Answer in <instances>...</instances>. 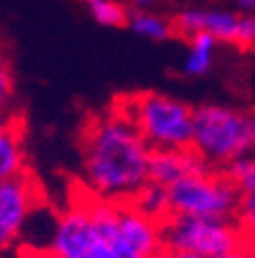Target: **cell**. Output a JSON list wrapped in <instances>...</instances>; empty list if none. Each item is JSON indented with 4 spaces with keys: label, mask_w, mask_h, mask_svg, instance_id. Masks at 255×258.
I'll return each mask as SVG.
<instances>
[{
    "label": "cell",
    "mask_w": 255,
    "mask_h": 258,
    "mask_svg": "<svg viewBox=\"0 0 255 258\" xmlns=\"http://www.w3.org/2000/svg\"><path fill=\"white\" fill-rule=\"evenodd\" d=\"M152 148L129 120L106 111L80 127L83 187L111 203H131L149 182Z\"/></svg>",
    "instance_id": "1"
},
{
    "label": "cell",
    "mask_w": 255,
    "mask_h": 258,
    "mask_svg": "<svg viewBox=\"0 0 255 258\" xmlns=\"http://www.w3.org/2000/svg\"><path fill=\"white\" fill-rule=\"evenodd\" d=\"M113 113L129 120L152 150H177L193 145V113L189 104L161 92H133L113 102Z\"/></svg>",
    "instance_id": "2"
},
{
    "label": "cell",
    "mask_w": 255,
    "mask_h": 258,
    "mask_svg": "<svg viewBox=\"0 0 255 258\" xmlns=\"http://www.w3.org/2000/svg\"><path fill=\"white\" fill-rule=\"evenodd\" d=\"M255 115L237 108L202 104L193 113V148L216 171L253 155Z\"/></svg>",
    "instance_id": "3"
},
{
    "label": "cell",
    "mask_w": 255,
    "mask_h": 258,
    "mask_svg": "<svg viewBox=\"0 0 255 258\" xmlns=\"http://www.w3.org/2000/svg\"><path fill=\"white\" fill-rule=\"evenodd\" d=\"M170 215L207 217V219H239L241 191L225 171L200 173L165 187Z\"/></svg>",
    "instance_id": "4"
},
{
    "label": "cell",
    "mask_w": 255,
    "mask_h": 258,
    "mask_svg": "<svg viewBox=\"0 0 255 258\" xmlns=\"http://www.w3.org/2000/svg\"><path fill=\"white\" fill-rule=\"evenodd\" d=\"M46 251L48 258H120L92 215L85 187L78 199L55 217Z\"/></svg>",
    "instance_id": "5"
},
{
    "label": "cell",
    "mask_w": 255,
    "mask_h": 258,
    "mask_svg": "<svg viewBox=\"0 0 255 258\" xmlns=\"http://www.w3.org/2000/svg\"><path fill=\"white\" fill-rule=\"evenodd\" d=\"M165 249L189 251L205 258H218L246 244V231L239 219L177 217L163 219Z\"/></svg>",
    "instance_id": "6"
},
{
    "label": "cell",
    "mask_w": 255,
    "mask_h": 258,
    "mask_svg": "<svg viewBox=\"0 0 255 258\" xmlns=\"http://www.w3.org/2000/svg\"><path fill=\"white\" fill-rule=\"evenodd\" d=\"M115 249L120 258H159L165 249L163 221L145 215L133 203H117Z\"/></svg>",
    "instance_id": "7"
},
{
    "label": "cell",
    "mask_w": 255,
    "mask_h": 258,
    "mask_svg": "<svg viewBox=\"0 0 255 258\" xmlns=\"http://www.w3.org/2000/svg\"><path fill=\"white\" fill-rule=\"evenodd\" d=\"M37 184H32L30 175L0 180V242L3 247H12L37 205Z\"/></svg>",
    "instance_id": "8"
},
{
    "label": "cell",
    "mask_w": 255,
    "mask_h": 258,
    "mask_svg": "<svg viewBox=\"0 0 255 258\" xmlns=\"http://www.w3.org/2000/svg\"><path fill=\"white\" fill-rule=\"evenodd\" d=\"M173 37H191L196 32H212L221 42L237 44L239 42V16L230 12H212V10H191L177 14L173 21Z\"/></svg>",
    "instance_id": "9"
},
{
    "label": "cell",
    "mask_w": 255,
    "mask_h": 258,
    "mask_svg": "<svg viewBox=\"0 0 255 258\" xmlns=\"http://www.w3.org/2000/svg\"><path fill=\"white\" fill-rule=\"evenodd\" d=\"M212 171L207 161L198 155L196 148H177V150H154L152 152V182L161 184V187H170V184L186 180V177L200 175V173Z\"/></svg>",
    "instance_id": "10"
},
{
    "label": "cell",
    "mask_w": 255,
    "mask_h": 258,
    "mask_svg": "<svg viewBox=\"0 0 255 258\" xmlns=\"http://www.w3.org/2000/svg\"><path fill=\"white\" fill-rule=\"evenodd\" d=\"M21 127L16 118L7 120L3 124V136H0V180L19 177L26 171V155H23Z\"/></svg>",
    "instance_id": "11"
},
{
    "label": "cell",
    "mask_w": 255,
    "mask_h": 258,
    "mask_svg": "<svg viewBox=\"0 0 255 258\" xmlns=\"http://www.w3.org/2000/svg\"><path fill=\"white\" fill-rule=\"evenodd\" d=\"M230 177L241 191V205H239V221L241 224H255V155L241 157L228 166Z\"/></svg>",
    "instance_id": "12"
},
{
    "label": "cell",
    "mask_w": 255,
    "mask_h": 258,
    "mask_svg": "<svg viewBox=\"0 0 255 258\" xmlns=\"http://www.w3.org/2000/svg\"><path fill=\"white\" fill-rule=\"evenodd\" d=\"M218 39L214 37L212 32H196L189 37V44H191V53L186 58L184 62V70L186 74L191 76H200L209 70V64H212V51L216 46Z\"/></svg>",
    "instance_id": "13"
},
{
    "label": "cell",
    "mask_w": 255,
    "mask_h": 258,
    "mask_svg": "<svg viewBox=\"0 0 255 258\" xmlns=\"http://www.w3.org/2000/svg\"><path fill=\"white\" fill-rule=\"evenodd\" d=\"M131 203L138 210H143L145 215L154 217V219H159V221H163L170 217L168 191H165V187H161V184H156V182H149Z\"/></svg>",
    "instance_id": "14"
},
{
    "label": "cell",
    "mask_w": 255,
    "mask_h": 258,
    "mask_svg": "<svg viewBox=\"0 0 255 258\" xmlns=\"http://www.w3.org/2000/svg\"><path fill=\"white\" fill-rule=\"evenodd\" d=\"M90 14L95 16L101 26H113V28H122L131 21V12L124 5L115 3V0H83Z\"/></svg>",
    "instance_id": "15"
},
{
    "label": "cell",
    "mask_w": 255,
    "mask_h": 258,
    "mask_svg": "<svg viewBox=\"0 0 255 258\" xmlns=\"http://www.w3.org/2000/svg\"><path fill=\"white\" fill-rule=\"evenodd\" d=\"M131 28L136 32H140L143 37L149 39H168L173 37V26L165 23L163 19L154 14H147V12H131Z\"/></svg>",
    "instance_id": "16"
},
{
    "label": "cell",
    "mask_w": 255,
    "mask_h": 258,
    "mask_svg": "<svg viewBox=\"0 0 255 258\" xmlns=\"http://www.w3.org/2000/svg\"><path fill=\"white\" fill-rule=\"evenodd\" d=\"M237 46L253 48L255 46V14L239 16V42Z\"/></svg>",
    "instance_id": "17"
},
{
    "label": "cell",
    "mask_w": 255,
    "mask_h": 258,
    "mask_svg": "<svg viewBox=\"0 0 255 258\" xmlns=\"http://www.w3.org/2000/svg\"><path fill=\"white\" fill-rule=\"evenodd\" d=\"M218 258H255V251L248 247V244H244V247L234 249V251L225 253V256H218Z\"/></svg>",
    "instance_id": "18"
},
{
    "label": "cell",
    "mask_w": 255,
    "mask_h": 258,
    "mask_svg": "<svg viewBox=\"0 0 255 258\" xmlns=\"http://www.w3.org/2000/svg\"><path fill=\"white\" fill-rule=\"evenodd\" d=\"M159 258H205V256H198V253H189V251H175V249H163Z\"/></svg>",
    "instance_id": "19"
},
{
    "label": "cell",
    "mask_w": 255,
    "mask_h": 258,
    "mask_svg": "<svg viewBox=\"0 0 255 258\" xmlns=\"http://www.w3.org/2000/svg\"><path fill=\"white\" fill-rule=\"evenodd\" d=\"M244 231H246V244L255 251V224H244Z\"/></svg>",
    "instance_id": "20"
},
{
    "label": "cell",
    "mask_w": 255,
    "mask_h": 258,
    "mask_svg": "<svg viewBox=\"0 0 255 258\" xmlns=\"http://www.w3.org/2000/svg\"><path fill=\"white\" fill-rule=\"evenodd\" d=\"M237 3H239V7H244L250 14H255V0H237Z\"/></svg>",
    "instance_id": "21"
},
{
    "label": "cell",
    "mask_w": 255,
    "mask_h": 258,
    "mask_svg": "<svg viewBox=\"0 0 255 258\" xmlns=\"http://www.w3.org/2000/svg\"><path fill=\"white\" fill-rule=\"evenodd\" d=\"M133 3H136V5H138V7H143V5H149L152 0H133Z\"/></svg>",
    "instance_id": "22"
},
{
    "label": "cell",
    "mask_w": 255,
    "mask_h": 258,
    "mask_svg": "<svg viewBox=\"0 0 255 258\" xmlns=\"http://www.w3.org/2000/svg\"><path fill=\"white\" fill-rule=\"evenodd\" d=\"M253 155H255V134H253Z\"/></svg>",
    "instance_id": "23"
}]
</instances>
